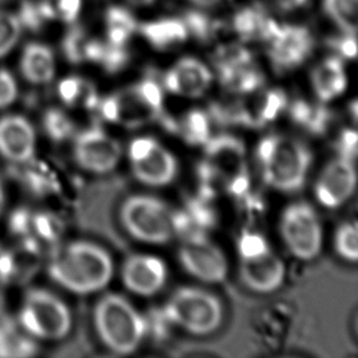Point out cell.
Returning <instances> with one entry per match:
<instances>
[{"label":"cell","mask_w":358,"mask_h":358,"mask_svg":"<svg viewBox=\"0 0 358 358\" xmlns=\"http://www.w3.org/2000/svg\"><path fill=\"white\" fill-rule=\"evenodd\" d=\"M113 269L109 253L87 241L71 242L59 248L48 266L53 281L78 295L102 290L112 279Z\"/></svg>","instance_id":"cell-1"},{"label":"cell","mask_w":358,"mask_h":358,"mask_svg":"<svg viewBox=\"0 0 358 358\" xmlns=\"http://www.w3.org/2000/svg\"><path fill=\"white\" fill-rule=\"evenodd\" d=\"M256 155L266 184L282 192L302 189L312 163L302 142L287 136H268L259 142Z\"/></svg>","instance_id":"cell-2"},{"label":"cell","mask_w":358,"mask_h":358,"mask_svg":"<svg viewBox=\"0 0 358 358\" xmlns=\"http://www.w3.org/2000/svg\"><path fill=\"white\" fill-rule=\"evenodd\" d=\"M163 87L153 78H145L119 92L99 99L98 112L104 120L127 129H137L163 115Z\"/></svg>","instance_id":"cell-3"},{"label":"cell","mask_w":358,"mask_h":358,"mask_svg":"<svg viewBox=\"0 0 358 358\" xmlns=\"http://www.w3.org/2000/svg\"><path fill=\"white\" fill-rule=\"evenodd\" d=\"M94 324L99 338L108 349L120 355L134 352L143 339V317L124 297L109 294L94 308Z\"/></svg>","instance_id":"cell-4"},{"label":"cell","mask_w":358,"mask_h":358,"mask_svg":"<svg viewBox=\"0 0 358 358\" xmlns=\"http://www.w3.org/2000/svg\"><path fill=\"white\" fill-rule=\"evenodd\" d=\"M201 175L210 187H224L230 192L246 189V150L241 141L229 135L210 137L204 145Z\"/></svg>","instance_id":"cell-5"},{"label":"cell","mask_w":358,"mask_h":358,"mask_svg":"<svg viewBox=\"0 0 358 358\" xmlns=\"http://www.w3.org/2000/svg\"><path fill=\"white\" fill-rule=\"evenodd\" d=\"M17 320L34 339L45 341L64 339L73 325L66 303L44 289H31L26 292Z\"/></svg>","instance_id":"cell-6"},{"label":"cell","mask_w":358,"mask_h":358,"mask_svg":"<svg viewBox=\"0 0 358 358\" xmlns=\"http://www.w3.org/2000/svg\"><path fill=\"white\" fill-rule=\"evenodd\" d=\"M168 320L194 335H207L217 330L223 320V307L218 297L196 287H182L165 306Z\"/></svg>","instance_id":"cell-7"},{"label":"cell","mask_w":358,"mask_h":358,"mask_svg":"<svg viewBox=\"0 0 358 358\" xmlns=\"http://www.w3.org/2000/svg\"><path fill=\"white\" fill-rule=\"evenodd\" d=\"M121 222L132 238L150 243H165L175 235V213L152 196H132L120 212Z\"/></svg>","instance_id":"cell-8"},{"label":"cell","mask_w":358,"mask_h":358,"mask_svg":"<svg viewBox=\"0 0 358 358\" xmlns=\"http://www.w3.org/2000/svg\"><path fill=\"white\" fill-rule=\"evenodd\" d=\"M280 231L286 246L297 258L308 261L320 253L323 233L310 204L301 202L287 207L281 217Z\"/></svg>","instance_id":"cell-9"},{"label":"cell","mask_w":358,"mask_h":358,"mask_svg":"<svg viewBox=\"0 0 358 358\" xmlns=\"http://www.w3.org/2000/svg\"><path fill=\"white\" fill-rule=\"evenodd\" d=\"M132 171L141 182L150 186H164L178 174L174 155L152 137H140L129 148Z\"/></svg>","instance_id":"cell-10"},{"label":"cell","mask_w":358,"mask_h":358,"mask_svg":"<svg viewBox=\"0 0 358 358\" xmlns=\"http://www.w3.org/2000/svg\"><path fill=\"white\" fill-rule=\"evenodd\" d=\"M121 145L112 136L90 127L75 135L73 158L83 169L94 174L112 171L120 162Z\"/></svg>","instance_id":"cell-11"},{"label":"cell","mask_w":358,"mask_h":358,"mask_svg":"<svg viewBox=\"0 0 358 358\" xmlns=\"http://www.w3.org/2000/svg\"><path fill=\"white\" fill-rule=\"evenodd\" d=\"M266 44L273 68L278 73H286L299 68L310 58L315 39L305 26L280 24L275 36Z\"/></svg>","instance_id":"cell-12"},{"label":"cell","mask_w":358,"mask_h":358,"mask_svg":"<svg viewBox=\"0 0 358 358\" xmlns=\"http://www.w3.org/2000/svg\"><path fill=\"white\" fill-rule=\"evenodd\" d=\"M250 96L252 99L240 101L227 108L217 107L215 115L241 125L261 127L275 120L287 104L285 93L280 90H258Z\"/></svg>","instance_id":"cell-13"},{"label":"cell","mask_w":358,"mask_h":358,"mask_svg":"<svg viewBox=\"0 0 358 358\" xmlns=\"http://www.w3.org/2000/svg\"><path fill=\"white\" fill-rule=\"evenodd\" d=\"M179 257L186 271L199 280L220 282L228 274V263L223 252L204 235L184 238Z\"/></svg>","instance_id":"cell-14"},{"label":"cell","mask_w":358,"mask_h":358,"mask_svg":"<svg viewBox=\"0 0 358 358\" xmlns=\"http://www.w3.org/2000/svg\"><path fill=\"white\" fill-rule=\"evenodd\" d=\"M356 169L354 162L336 158L325 166L315 184V197L327 208H338L354 194Z\"/></svg>","instance_id":"cell-15"},{"label":"cell","mask_w":358,"mask_h":358,"mask_svg":"<svg viewBox=\"0 0 358 358\" xmlns=\"http://www.w3.org/2000/svg\"><path fill=\"white\" fill-rule=\"evenodd\" d=\"M37 135L31 121L22 115L0 117V155L15 164L34 160Z\"/></svg>","instance_id":"cell-16"},{"label":"cell","mask_w":358,"mask_h":358,"mask_svg":"<svg viewBox=\"0 0 358 358\" xmlns=\"http://www.w3.org/2000/svg\"><path fill=\"white\" fill-rule=\"evenodd\" d=\"M213 81L210 69L196 58L178 60L165 73L163 88L175 96L199 98L208 91Z\"/></svg>","instance_id":"cell-17"},{"label":"cell","mask_w":358,"mask_h":358,"mask_svg":"<svg viewBox=\"0 0 358 358\" xmlns=\"http://www.w3.org/2000/svg\"><path fill=\"white\" fill-rule=\"evenodd\" d=\"M164 262L153 256L137 255L126 261L122 268V281L129 290L137 295H155L166 281Z\"/></svg>","instance_id":"cell-18"},{"label":"cell","mask_w":358,"mask_h":358,"mask_svg":"<svg viewBox=\"0 0 358 358\" xmlns=\"http://www.w3.org/2000/svg\"><path fill=\"white\" fill-rule=\"evenodd\" d=\"M240 274L243 284L256 292H273L282 284L285 266L269 251L259 256L242 258Z\"/></svg>","instance_id":"cell-19"},{"label":"cell","mask_w":358,"mask_h":358,"mask_svg":"<svg viewBox=\"0 0 358 358\" xmlns=\"http://www.w3.org/2000/svg\"><path fill=\"white\" fill-rule=\"evenodd\" d=\"M20 71L22 78L31 85L43 86L52 83L57 73V60L53 49L42 42L26 44L20 57Z\"/></svg>","instance_id":"cell-20"},{"label":"cell","mask_w":358,"mask_h":358,"mask_svg":"<svg viewBox=\"0 0 358 358\" xmlns=\"http://www.w3.org/2000/svg\"><path fill=\"white\" fill-rule=\"evenodd\" d=\"M310 83L315 96L322 102H330L340 97L348 87L343 58L329 57L320 62L312 71Z\"/></svg>","instance_id":"cell-21"},{"label":"cell","mask_w":358,"mask_h":358,"mask_svg":"<svg viewBox=\"0 0 358 358\" xmlns=\"http://www.w3.org/2000/svg\"><path fill=\"white\" fill-rule=\"evenodd\" d=\"M233 29L242 42L263 41L268 43L275 36L280 24L271 19L261 6H247L238 11L233 19Z\"/></svg>","instance_id":"cell-22"},{"label":"cell","mask_w":358,"mask_h":358,"mask_svg":"<svg viewBox=\"0 0 358 358\" xmlns=\"http://www.w3.org/2000/svg\"><path fill=\"white\" fill-rule=\"evenodd\" d=\"M137 31L153 48L160 52L178 48L189 37V29L184 20L179 17H164L148 21L138 24Z\"/></svg>","instance_id":"cell-23"},{"label":"cell","mask_w":358,"mask_h":358,"mask_svg":"<svg viewBox=\"0 0 358 358\" xmlns=\"http://www.w3.org/2000/svg\"><path fill=\"white\" fill-rule=\"evenodd\" d=\"M38 352V340L21 327L17 318L0 315V358H29Z\"/></svg>","instance_id":"cell-24"},{"label":"cell","mask_w":358,"mask_h":358,"mask_svg":"<svg viewBox=\"0 0 358 358\" xmlns=\"http://www.w3.org/2000/svg\"><path fill=\"white\" fill-rule=\"evenodd\" d=\"M217 71L220 83L234 94H251L264 85L263 73L253 63L217 69Z\"/></svg>","instance_id":"cell-25"},{"label":"cell","mask_w":358,"mask_h":358,"mask_svg":"<svg viewBox=\"0 0 358 358\" xmlns=\"http://www.w3.org/2000/svg\"><path fill=\"white\" fill-rule=\"evenodd\" d=\"M59 97L69 107L94 110L99 103L97 90L87 80L78 76L64 78L58 86Z\"/></svg>","instance_id":"cell-26"},{"label":"cell","mask_w":358,"mask_h":358,"mask_svg":"<svg viewBox=\"0 0 358 358\" xmlns=\"http://www.w3.org/2000/svg\"><path fill=\"white\" fill-rule=\"evenodd\" d=\"M107 42L113 45L126 47L134 36L138 24L129 10L121 6H110L104 16Z\"/></svg>","instance_id":"cell-27"},{"label":"cell","mask_w":358,"mask_h":358,"mask_svg":"<svg viewBox=\"0 0 358 358\" xmlns=\"http://www.w3.org/2000/svg\"><path fill=\"white\" fill-rule=\"evenodd\" d=\"M173 129L189 145H206L210 136V120L202 110H189L184 117L175 121Z\"/></svg>","instance_id":"cell-28"},{"label":"cell","mask_w":358,"mask_h":358,"mask_svg":"<svg viewBox=\"0 0 358 358\" xmlns=\"http://www.w3.org/2000/svg\"><path fill=\"white\" fill-rule=\"evenodd\" d=\"M323 5L329 19L343 34H357L358 0H324Z\"/></svg>","instance_id":"cell-29"},{"label":"cell","mask_w":358,"mask_h":358,"mask_svg":"<svg viewBox=\"0 0 358 358\" xmlns=\"http://www.w3.org/2000/svg\"><path fill=\"white\" fill-rule=\"evenodd\" d=\"M291 117L299 125L320 134L323 132L329 122V113L320 106H313L305 101H296L290 108Z\"/></svg>","instance_id":"cell-30"},{"label":"cell","mask_w":358,"mask_h":358,"mask_svg":"<svg viewBox=\"0 0 358 358\" xmlns=\"http://www.w3.org/2000/svg\"><path fill=\"white\" fill-rule=\"evenodd\" d=\"M48 22L75 24L83 11V0H38Z\"/></svg>","instance_id":"cell-31"},{"label":"cell","mask_w":358,"mask_h":358,"mask_svg":"<svg viewBox=\"0 0 358 358\" xmlns=\"http://www.w3.org/2000/svg\"><path fill=\"white\" fill-rule=\"evenodd\" d=\"M182 20L189 29V36H194V38L202 43H208L217 38L224 27V24L217 20L197 10H189L184 15Z\"/></svg>","instance_id":"cell-32"},{"label":"cell","mask_w":358,"mask_h":358,"mask_svg":"<svg viewBox=\"0 0 358 358\" xmlns=\"http://www.w3.org/2000/svg\"><path fill=\"white\" fill-rule=\"evenodd\" d=\"M43 130L53 142H63L75 135V125L71 117L59 108H50L44 113Z\"/></svg>","instance_id":"cell-33"},{"label":"cell","mask_w":358,"mask_h":358,"mask_svg":"<svg viewBox=\"0 0 358 358\" xmlns=\"http://www.w3.org/2000/svg\"><path fill=\"white\" fill-rule=\"evenodd\" d=\"M22 26L16 14L0 10V60L8 57L21 39Z\"/></svg>","instance_id":"cell-34"},{"label":"cell","mask_w":358,"mask_h":358,"mask_svg":"<svg viewBox=\"0 0 358 358\" xmlns=\"http://www.w3.org/2000/svg\"><path fill=\"white\" fill-rule=\"evenodd\" d=\"M335 251L349 262L358 258V229L356 223H345L336 230L334 238Z\"/></svg>","instance_id":"cell-35"},{"label":"cell","mask_w":358,"mask_h":358,"mask_svg":"<svg viewBox=\"0 0 358 358\" xmlns=\"http://www.w3.org/2000/svg\"><path fill=\"white\" fill-rule=\"evenodd\" d=\"M73 29L69 31L63 41V52L70 63L81 64L86 62V48H87L88 37L85 29L71 24Z\"/></svg>","instance_id":"cell-36"},{"label":"cell","mask_w":358,"mask_h":358,"mask_svg":"<svg viewBox=\"0 0 358 358\" xmlns=\"http://www.w3.org/2000/svg\"><path fill=\"white\" fill-rule=\"evenodd\" d=\"M213 63L217 69L251 64L253 63V55L242 44H225L214 52Z\"/></svg>","instance_id":"cell-37"},{"label":"cell","mask_w":358,"mask_h":358,"mask_svg":"<svg viewBox=\"0 0 358 358\" xmlns=\"http://www.w3.org/2000/svg\"><path fill=\"white\" fill-rule=\"evenodd\" d=\"M16 16L22 29H31V31H38L43 26L49 24L47 19L44 17L38 0H24Z\"/></svg>","instance_id":"cell-38"},{"label":"cell","mask_w":358,"mask_h":358,"mask_svg":"<svg viewBox=\"0 0 358 358\" xmlns=\"http://www.w3.org/2000/svg\"><path fill=\"white\" fill-rule=\"evenodd\" d=\"M129 60H130V54L127 52L126 47L113 45L106 42L104 52L98 65H101L108 73H120L121 70H124L126 65L129 64Z\"/></svg>","instance_id":"cell-39"},{"label":"cell","mask_w":358,"mask_h":358,"mask_svg":"<svg viewBox=\"0 0 358 358\" xmlns=\"http://www.w3.org/2000/svg\"><path fill=\"white\" fill-rule=\"evenodd\" d=\"M19 94V86L8 69H0V110L10 107Z\"/></svg>","instance_id":"cell-40"},{"label":"cell","mask_w":358,"mask_h":358,"mask_svg":"<svg viewBox=\"0 0 358 358\" xmlns=\"http://www.w3.org/2000/svg\"><path fill=\"white\" fill-rule=\"evenodd\" d=\"M238 251L242 258H251L259 256L264 252L269 251L266 240L258 234H245L238 242Z\"/></svg>","instance_id":"cell-41"},{"label":"cell","mask_w":358,"mask_h":358,"mask_svg":"<svg viewBox=\"0 0 358 358\" xmlns=\"http://www.w3.org/2000/svg\"><path fill=\"white\" fill-rule=\"evenodd\" d=\"M331 48L335 49L340 58L352 60L357 55V38L356 34H344L341 37L333 38L329 42Z\"/></svg>","instance_id":"cell-42"},{"label":"cell","mask_w":358,"mask_h":358,"mask_svg":"<svg viewBox=\"0 0 358 358\" xmlns=\"http://www.w3.org/2000/svg\"><path fill=\"white\" fill-rule=\"evenodd\" d=\"M10 218V227L13 233L22 235L24 238L29 236L32 230L34 214L31 213L27 209H17Z\"/></svg>","instance_id":"cell-43"},{"label":"cell","mask_w":358,"mask_h":358,"mask_svg":"<svg viewBox=\"0 0 358 358\" xmlns=\"http://www.w3.org/2000/svg\"><path fill=\"white\" fill-rule=\"evenodd\" d=\"M339 150L343 158L352 160L357 153V135L355 131H345L339 140Z\"/></svg>","instance_id":"cell-44"},{"label":"cell","mask_w":358,"mask_h":358,"mask_svg":"<svg viewBox=\"0 0 358 358\" xmlns=\"http://www.w3.org/2000/svg\"><path fill=\"white\" fill-rule=\"evenodd\" d=\"M275 1L276 5L282 11H294V10L300 9L308 3V0H275Z\"/></svg>","instance_id":"cell-45"},{"label":"cell","mask_w":358,"mask_h":358,"mask_svg":"<svg viewBox=\"0 0 358 358\" xmlns=\"http://www.w3.org/2000/svg\"><path fill=\"white\" fill-rule=\"evenodd\" d=\"M194 4L199 5V6H210V5L219 4L224 0H189Z\"/></svg>","instance_id":"cell-46"},{"label":"cell","mask_w":358,"mask_h":358,"mask_svg":"<svg viewBox=\"0 0 358 358\" xmlns=\"http://www.w3.org/2000/svg\"><path fill=\"white\" fill-rule=\"evenodd\" d=\"M127 1L135 6H148V5L153 4L155 0H127Z\"/></svg>","instance_id":"cell-47"},{"label":"cell","mask_w":358,"mask_h":358,"mask_svg":"<svg viewBox=\"0 0 358 358\" xmlns=\"http://www.w3.org/2000/svg\"><path fill=\"white\" fill-rule=\"evenodd\" d=\"M5 207V191L4 186L1 184V180H0V215L3 213Z\"/></svg>","instance_id":"cell-48"},{"label":"cell","mask_w":358,"mask_h":358,"mask_svg":"<svg viewBox=\"0 0 358 358\" xmlns=\"http://www.w3.org/2000/svg\"><path fill=\"white\" fill-rule=\"evenodd\" d=\"M4 308H5L4 291H3V289H1V286H0V315H4Z\"/></svg>","instance_id":"cell-49"}]
</instances>
